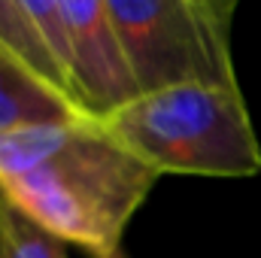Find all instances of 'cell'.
Here are the masks:
<instances>
[{
    "mask_svg": "<svg viewBox=\"0 0 261 258\" xmlns=\"http://www.w3.org/2000/svg\"><path fill=\"white\" fill-rule=\"evenodd\" d=\"M158 173L94 119L0 134V194L28 219L94 258L122 249Z\"/></svg>",
    "mask_w": 261,
    "mask_h": 258,
    "instance_id": "6da1fadb",
    "label": "cell"
},
{
    "mask_svg": "<svg viewBox=\"0 0 261 258\" xmlns=\"http://www.w3.org/2000/svg\"><path fill=\"white\" fill-rule=\"evenodd\" d=\"M158 176H222L240 179L261 170V143L240 88L182 85L134 97L100 119Z\"/></svg>",
    "mask_w": 261,
    "mask_h": 258,
    "instance_id": "7a4b0ae2",
    "label": "cell"
},
{
    "mask_svg": "<svg viewBox=\"0 0 261 258\" xmlns=\"http://www.w3.org/2000/svg\"><path fill=\"white\" fill-rule=\"evenodd\" d=\"M140 94L182 85L240 88L231 55L234 0H107Z\"/></svg>",
    "mask_w": 261,
    "mask_h": 258,
    "instance_id": "3957f363",
    "label": "cell"
},
{
    "mask_svg": "<svg viewBox=\"0 0 261 258\" xmlns=\"http://www.w3.org/2000/svg\"><path fill=\"white\" fill-rule=\"evenodd\" d=\"M64 70L73 107L85 119H107L140 97L128 52L116 31L107 0H61Z\"/></svg>",
    "mask_w": 261,
    "mask_h": 258,
    "instance_id": "277c9868",
    "label": "cell"
},
{
    "mask_svg": "<svg viewBox=\"0 0 261 258\" xmlns=\"http://www.w3.org/2000/svg\"><path fill=\"white\" fill-rule=\"evenodd\" d=\"M0 52L34 82L73 107L67 73L28 0H0ZM76 110V107H73Z\"/></svg>",
    "mask_w": 261,
    "mask_h": 258,
    "instance_id": "5b68a950",
    "label": "cell"
},
{
    "mask_svg": "<svg viewBox=\"0 0 261 258\" xmlns=\"http://www.w3.org/2000/svg\"><path fill=\"white\" fill-rule=\"evenodd\" d=\"M64 119H82V116L61 97L46 91L40 82H34L15 61H9L0 52V134Z\"/></svg>",
    "mask_w": 261,
    "mask_h": 258,
    "instance_id": "8992f818",
    "label": "cell"
},
{
    "mask_svg": "<svg viewBox=\"0 0 261 258\" xmlns=\"http://www.w3.org/2000/svg\"><path fill=\"white\" fill-rule=\"evenodd\" d=\"M0 258H70L67 243L0 194Z\"/></svg>",
    "mask_w": 261,
    "mask_h": 258,
    "instance_id": "52a82bcc",
    "label": "cell"
},
{
    "mask_svg": "<svg viewBox=\"0 0 261 258\" xmlns=\"http://www.w3.org/2000/svg\"><path fill=\"white\" fill-rule=\"evenodd\" d=\"M110 258H128V255H125V249H119L116 255H110Z\"/></svg>",
    "mask_w": 261,
    "mask_h": 258,
    "instance_id": "ba28073f",
    "label": "cell"
}]
</instances>
